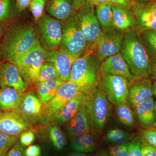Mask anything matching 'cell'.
<instances>
[{
	"instance_id": "6da1fadb",
	"label": "cell",
	"mask_w": 156,
	"mask_h": 156,
	"mask_svg": "<svg viewBox=\"0 0 156 156\" xmlns=\"http://www.w3.org/2000/svg\"><path fill=\"white\" fill-rule=\"evenodd\" d=\"M39 42L32 25L11 26L5 32L0 43V59L9 62L30 50Z\"/></svg>"
},
{
	"instance_id": "7a4b0ae2",
	"label": "cell",
	"mask_w": 156,
	"mask_h": 156,
	"mask_svg": "<svg viewBox=\"0 0 156 156\" xmlns=\"http://www.w3.org/2000/svg\"><path fill=\"white\" fill-rule=\"evenodd\" d=\"M120 53L128 64L132 75L137 79L149 78L151 61L137 28L123 33L122 45Z\"/></svg>"
},
{
	"instance_id": "3957f363",
	"label": "cell",
	"mask_w": 156,
	"mask_h": 156,
	"mask_svg": "<svg viewBox=\"0 0 156 156\" xmlns=\"http://www.w3.org/2000/svg\"><path fill=\"white\" fill-rule=\"evenodd\" d=\"M93 51H89L77 58L71 71L69 81L75 84L83 92L97 87L101 79V62L97 55L92 53Z\"/></svg>"
},
{
	"instance_id": "277c9868",
	"label": "cell",
	"mask_w": 156,
	"mask_h": 156,
	"mask_svg": "<svg viewBox=\"0 0 156 156\" xmlns=\"http://www.w3.org/2000/svg\"><path fill=\"white\" fill-rule=\"evenodd\" d=\"M84 93L83 103L89 114L93 131L98 134L110 119L112 105L99 85Z\"/></svg>"
},
{
	"instance_id": "5b68a950",
	"label": "cell",
	"mask_w": 156,
	"mask_h": 156,
	"mask_svg": "<svg viewBox=\"0 0 156 156\" xmlns=\"http://www.w3.org/2000/svg\"><path fill=\"white\" fill-rule=\"evenodd\" d=\"M62 24L60 49L76 58L91 51L81 30L76 13H74Z\"/></svg>"
},
{
	"instance_id": "8992f818",
	"label": "cell",
	"mask_w": 156,
	"mask_h": 156,
	"mask_svg": "<svg viewBox=\"0 0 156 156\" xmlns=\"http://www.w3.org/2000/svg\"><path fill=\"white\" fill-rule=\"evenodd\" d=\"M47 50L40 41L26 53L16 57L9 62L17 66L20 70L27 83H37L39 73L45 62Z\"/></svg>"
},
{
	"instance_id": "52a82bcc",
	"label": "cell",
	"mask_w": 156,
	"mask_h": 156,
	"mask_svg": "<svg viewBox=\"0 0 156 156\" xmlns=\"http://www.w3.org/2000/svg\"><path fill=\"white\" fill-rule=\"evenodd\" d=\"M81 30L87 40L90 50L97 47L103 32L91 2L85 3L77 11Z\"/></svg>"
},
{
	"instance_id": "ba28073f",
	"label": "cell",
	"mask_w": 156,
	"mask_h": 156,
	"mask_svg": "<svg viewBox=\"0 0 156 156\" xmlns=\"http://www.w3.org/2000/svg\"><path fill=\"white\" fill-rule=\"evenodd\" d=\"M130 82L122 76L101 74L99 87L115 106L127 103Z\"/></svg>"
},
{
	"instance_id": "9c48e42d",
	"label": "cell",
	"mask_w": 156,
	"mask_h": 156,
	"mask_svg": "<svg viewBox=\"0 0 156 156\" xmlns=\"http://www.w3.org/2000/svg\"><path fill=\"white\" fill-rule=\"evenodd\" d=\"M44 48L49 51L60 48L62 34V24L60 20L47 15L37 21Z\"/></svg>"
},
{
	"instance_id": "30bf717a",
	"label": "cell",
	"mask_w": 156,
	"mask_h": 156,
	"mask_svg": "<svg viewBox=\"0 0 156 156\" xmlns=\"http://www.w3.org/2000/svg\"><path fill=\"white\" fill-rule=\"evenodd\" d=\"M80 92L81 91L77 86L73 82H63L54 97L45 104L43 114L48 120H52L58 111Z\"/></svg>"
},
{
	"instance_id": "8fae6325",
	"label": "cell",
	"mask_w": 156,
	"mask_h": 156,
	"mask_svg": "<svg viewBox=\"0 0 156 156\" xmlns=\"http://www.w3.org/2000/svg\"><path fill=\"white\" fill-rule=\"evenodd\" d=\"M31 124L15 110H0V132L19 137L31 129Z\"/></svg>"
},
{
	"instance_id": "7c38bea8",
	"label": "cell",
	"mask_w": 156,
	"mask_h": 156,
	"mask_svg": "<svg viewBox=\"0 0 156 156\" xmlns=\"http://www.w3.org/2000/svg\"><path fill=\"white\" fill-rule=\"evenodd\" d=\"M123 33L116 30L103 32L97 45V56L101 62L120 53L122 45Z\"/></svg>"
},
{
	"instance_id": "4fadbf2b",
	"label": "cell",
	"mask_w": 156,
	"mask_h": 156,
	"mask_svg": "<svg viewBox=\"0 0 156 156\" xmlns=\"http://www.w3.org/2000/svg\"><path fill=\"white\" fill-rule=\"evenodd\" d=\"M27 83L20 70L9 62H0V88L11 87L24 93Z\"/></svg>"
},
{
	"instance_id": "5bb4252c",
	"label": "cell",
	"mask_w": 156,
	"mask_h": 156,
	"mask_svg": "<svg viewBox=\"0 0 156 156\" xmlns=\"http://www.w3.org/2000/svg\"><path fill=\"white\" fill-rule=\"evenodd\" d=\"M76 58L60 48L47 51L45 61L50 62L55 66L59 78L62 81L69 80L71 71Z\"/></svg>"
},
{
	"instance_id": "9a60e30c",
	"label": "cell",
	"mask_w": 156,
	"mask_h": 156,
	"mask_svg": "<svg viewBox=\"0 0 156 156\" xmlns=\"http://www.w3.org/2000/svg\"><path fill=\"white\" fill-rule=\"evenodd\" d=\"M131 11L136 17V28L139 31L156 30V1L149 2H136Z\"/></svg>"
},
{
	"instance_id": "2e32d148",
	"label": "cell",
	"mask_w": 156,
	"mask_h": 156,
	"mask_svg": "<svg viewBox=\"0 0 156 156\" xmlns=\"http://www.w3.org/2000/svg\"><path fill=\"white\" fill-rule=\"evenodd\" d=\"M44 103L33 92L23 93L16 111L26 119L34 122L43 114Z\"/></svg>"
},
{
	"instance_id": "e0dca14e",
	"label": "cell",
	"mask_w": 156,
	"mask_h": 156,
	"mask_svg": "<svg viewBox=\"0 0 156 156\" xmlns=\"http://www.w3.org/2000/svg\"><path fill=\"white\" fill-rule=\"evenodd\" d=\"M153 95V84L149 78L136 79L130 82L127 102L133 108Z\"/></svg>"
},
{
	"instance_id": "ac0fdd59",
	"label": "cell",
	"mask_w": 156,
	"mask_h": 156,
	"mask_svg": "<svg viewBox=\"0 0 156 156\" xmlns=\"http://www.w3.org/2000/svg\"><path fill=\"white\" fill-rule=\"evenodd\" d=\"M101 75L122 76L130 82L138 79L132 75L128 64L120 53L108 57L101 62Z\"/></svg>"
},
{
	"instance_id": "d6986e66",
	"label": "cell",
	"mask_w": 156,
	"mask_h": 156,
	"mask_svg": "<svg viewBox=\"0 0 156 156\" xmlns=\"http://www.w3.org/2000/svg\"><path fill=\"white\" fill-rule=\"evenodd\" d=\"M66 124V133L71 139L80 134L94 131L83 102L74 116Z\"/></svg>"
},
{
	"instance_id": "ffe728a7",
	"label": "cell",
	"mask_w": 156,
	"mask_h": 156,
	"mask_svg": "<svg viewBox=\"0 0 156 156\" xmlns=\"http://www.w3.org/2000/svg\"><path fill=\"white\" fill-rule=\"evenodd\" d=\"M97 134L92 131L73 137L71 139L69 149L87 154L97 151L100 144Z\"/></svg>"
},
{
	"instance_id": "44dd1931",
	"label": "cell",
	"mask_w": 156,
	"mask_h": 156,
	"mask_svg": "<svg viewBox=\"0 0 156 156\" xmlns=\"http://www.w3.org/2000/svg\"><path fill=\"white\" fill-rule=\"evenodd\" d=\"M113 17L115 29L121 32L136 28V17L131 10L118 5H113Z\"/></svg>"
},
{
	"instance_id": "7402d4cb",
	"label": "cell",
	"mask_w": 156,
	"mask_h": 156,
	"mask_svg": "<svg viewBox=\"0 0 156 156\" xmlns=\"http://www.w3.org/2000/svg\"><path fill=\"white\" fill-rule=\"evenodd\" d=\"M84 93L78 92L54 115L52 120L58 124L67 123L74 116L83 102Z\"/></svg>"
},
{
	"instance_id": "603a6c76",
	"label": "cell",
	"mask_w": 156,
	"mask_h": 156,
	"mask_svg": "<svg viewBox=\"0 0 156 156\" xmlns=\"http://www.w3.org/2000/svg\"><path fill=\"white\" fill-rule=\"evenodd\" d=\"M135 117L138 122L144 127L153 126L155 120V101L150 98L133 108Z\"/></svg>"
},
{
	"instance_id": "cb8c5ba5",
	"label": "cell",
	"mask_w": 156,
	"mask_h": 156,
	"mask_svg": "<svg viewBox=\"0 0 156 156\" xmlns=\"http://www.w3.org/2000/svg\"><path fill=\"white\" fill-rule=\"evenodd\" d=\"M71 0H50L48 11L53 18L62 22L74 14Z\"/></svg>"
},
{
	"instance_id": "d4e9b609",
	"label": "cell",
	"mask_w": 156,
	"mask_h": 156,
	"mask_svg": "<svg viewBox=\"0 0 156 156\" xmlns=\"http://www.w3.org/2000/svg\"><path fill=\"white\" fill-rule=\"evenodd\" d=\"M24 93L11 87L0 88V110L16 109Z\"/></svg>"
},
{
	"instance_id": "484cf974",
	"label": "cell",
	"mask_w": 156,
	"mask_h": 156,
	"mask_svg": "<svg viewBox=\"0 0 156 156\" xmlns=\"http://www.w3.org/2000/svg\"><path fill=\"white\" fill-rule=\"evenodd\" d=\"M112 3L97 6L95 14L100 23L102 32L115 29L113 24Z\"/></svg>"
},
{
	"instance_id": "4316f807",
	"label": "cell",
	"mask_w": 156,
	"mask_h": 156,
	"mask_svg": "<svg viewBox=\"0 0 156 156\" xmlns=\"http://www.w3.org/2000/svg\"><path fill=\"white\" fill-rule=\"evenodd\" d=\"M134 134L118 128L110 129L105 133L104 141L109 146L127 143L134 138Z\"/></svg>"
},
{
	"instance_id": "83f0119b",
	"label": "cell",
	"mask_w": 156,
	"mask_h": 156,
	"mask_svg": "<svg viewBox=\"0 0 156 156\" xmlns=\"http://www.w3.org/2000/svg\"><path fill=\"white\" fill-rule=\"evenodd\" d=\"M63 82L59 79H56L38 83V95L44 104L48 103L54 97L58 87Z\"/></svg>"
},
{
	"instance_id": "f1b7e54d",
	"label": "cell",
	"mask_w": 156,
	"mask_h": 156,
	"mask_svg": "<svg viewBox=\"0 0 156 156\" xmlns=\"http://www.w3.org/2000/svg\"><path fill=\"white\" fill-rule=\"evenodd\" d=\"M115 111L117 119L123 126L129 128L134 127L135 115L128 102L115 106Z\"/></svg>"
},
{
	"instance_id": "f546056e",
	"label": "cell",
	"mask_w": 156,
	"mask_h": 156,
	"mask_svg": "<svg viewBox=\"0 0 156 156\" xmlns=\"http://www.w3.org/2000/svg\"><path fill=\"white\" fill-rule=\"evenodd\" d=\"M140 37L151 62L156 59V30L139 31Z\"/></svg>"
},
{
	"instance_id": "4dcf8cb0",
	"label": "cell",
	"mask_w": 156,
	"mask_h": 156,
	"mask_svg": "<svg viewBox=\"0 0 156 156\" xmlns=\"http://www.w3.org/2000/svg\"><path fill=\"white\" fill-rule=\"evenodd\" d=\"M48 134L51 143L55 150L62 151L67 144V140L65 135L59 126L52 124L49 127Z\"/></svg>"
},
{
	"instance_id": "1f68e13d",
	"label": "cell",
	"mask_w": 156,
	"mask_h": 156,
	"mask_svg": "<svg viewBox=\"0 0 156 156\" xmlns=\"http://www.w3.org/2000/svg\"><path fill=\"white\" fill-rule=\"evenodd\" d=\"M59 79L57 69L54 65L50 62L45 61L39 73L37 83H42L49 80Z\"/></svg>"
},
{
	"instance_id": "d6a6232c",
	"label": "cell",
	"mask_w": 156,
	"mask_h": 156,
	"mask_svg": "<svg viewBox=\"0 0 156 156\" xmlns=\"http://www.w3.org/2000/svg\"><path fill=\"white\" fill-rule=\"evenodd\" d=\"M13 15L12 0H0V26L10 21Z\"/></svg>"
},
{
	"instance_id": "836d02e7",
	"label": "cell",
	"mask_w": 156,
	"mask_h": 156,
	"mask_svg": "<svg viewBox=\"0 0 156 156\" xmlns=\"http://www.w3.org/2000/svg\"><path fill=\"white\" fill-rule=\"evenodd\" d=\"M19 138L0 132V156H6Z\"/></svg>"
},
{
	"instance_id": "e575fe53",
	"label": "cell",
	"mask_w": 156,
	"mask_h": 156,
	"mask_svg": "<svg viewBox=\"0 0 156 156\" xmlns=\"http://www.w3.org/2000/svg\"><path fill=\"white\" fill-rule=\"evenodd\" d=\"M47 0H33L30 5V11L35 21L43 16Z\"/></svg>"
},
{
	"instance_id": "d590c367",
	"label": "cell",
	"mask_w": 156,
	"mask_h": 156,
	"mask_svg": "<svg viewBox=\"0 0 156 156\" xmlns=\"http://www.w3.org/2000/svg\"><path fill=\"white\" fill-rule=\"evenodd\" d=\"M143 145L141 138H134L128 143V156H140Z\"/></svg>"
},
{
	"instance_id": "8d00e7d4",
	"label": "cell",
	"mask_w": 156,
	"mask_h": 156,
	"mask_svg": "<svg viewBox=\"0 0 156 156\" xmlns=\"http://www.w3.org/2000/svg\"><path fill=\"white\" fill-rule=\"evenodd\" d=\"M128 143L109 146L107 148L109 153L112 156H128Z\"/></svg>"
},
{
	"instance_id": "74e56055",
	"label": "cell",
	"mask_w": 156,
	"mask_h": 156,
	"mask_svg": "<svg viewBox=\"0 0 156 156\" xmlns=\"http://www.w3.org/2000/svg\"><path fill=\"white\" fill-rule=\"evenodd\" d=\"M142 139L156 148V128H149L144 131Z\"/></svg>"
},
{
	"instance_id": "f35d334b",
	"label": "cell",
	"mask_w": 156,
	"mask_h": 156,
	"mask_svg": "<svg viewBox=\"0 0 156 156\" xmlns=\"http://www.w3.org/2000/svg\"><path fill=\"white\" fill-rule=\"evenodd\" d=\"M35 139L34 133L31 130L23 132L19 136V141L22 145L28 147L31 145Z\"/></svg>"
},
{
	"instance_id": "ab89813d",
	"label": "cell",
	"mask_w": 156,
	"mask_h": 156,
	"mask_svg": "<svg viewBox=\"0 0 156 156\" xmlns=\"http://www.w3.org/2000/svg\"><path fill=\"white\" fill-rule=\"evenodd\" d=\"M25 149V147L22 145L18 140L6 156H26Z\"/></svg>"
},
{
	"instance_id": "60d3db41",
	"label": "cell",
	"mask_w": 156,
	"mask_h": 156,
	"mask_svg": "<svg viewBox=\"0 0 156 156\" xmlns=\"http://www.w3.org/2000/svg\"><path fill=\"white\" fill-rule=\"evenodd\" d=\"M140 156H156V148L143 140Z\"/></svg>"
},
{
	"instance_id": "b9f144b4",
	"label": "cell",
	"mask_w": 156,
	"mask_h": 156,
	"mask_svg": "<svg viewBox=\"0 0 156 156\" xmlns=\"http://www.w3.org/2000/svg\"><path fill=\"white\" fill-rule=\"evenodd\" d=\"M112 5L122 6L128 10H132L136 4L135 0H110Z\"/></svg>"
},
{
	"instance_id": "7bdbcfd3",
	"label": "cell",
	"mask_w": 156,
	"mask_h": 156,
	"mask_svg": "<svg viewBox=\"0 0 156 156\" xmlns=\"http://www.w3.org/2000/svg\"><path fill=\"white\" fill-rule=\"evenodd\" d=\"M25 154L26 156H41V148L37 144L31 145L25 149Z\"/></svg>"
},
{
	"instance_id": "ee69618b",
	"label": "cell",
	"mask_w": 156,
	"mask_h": 156,
	"mask_svg": "<svg viewBox=\"0 0 156 156\" xmlns=\"http://www.w3.org/2000/svg\"><path fill=\"white\" fill-rule=\"evenodd\" d=\"M33 0H16V9L19 12L25 10L28 6L30 5Z\"/></svg>"
},
{
	"instance_id": "f6af8a7d",
	"label": "cell",
	"mask_w": 156,
	"mask_h": 156,
	"mask_svg": "<svg viewBox=\"0 0 156 156\" xmlns=\"http://www.w3.org/2000/svg\"><path fill=\"white\" fill-rule=\"evenodd\" d=\"M91 2V0H72V6L74 11H77L85 3Z\"/></svg>"
},
{
	"instance_id": "bcb514c9",
	"label": "cell",
	"mask_w": 156,
	"mask_h": 156,
	"mask_svg": "<svg viewBox=\"0 0 156 156\" xmlns=\"http://www.w3.org/2000/svg\"><path fill=\"white\" fill-rule=\"evenodd\" d=\"M150 77L156 80V59L151 62L149 70Z\"/></svg>"
},
{
	"instance_id": "7dc6e473",
	"label": "cell",
	"mask_w": 156,
	"mask_h": 156,
	"mask_svg": "<svg viewBox=\"0 0 156 156\" xmlns=\"http://www.w3.org/2000/svg\"><path fill=\"white\" fill-rule=\"evenodd\" d=\"M91 3L94 5L98 6L104 4L111 3L110 0H91Z\"/></svg>"
},
{
	"instance_id": "c3c4849f",
	"label": "cell",
	"mask_w": 156,
	"mask_h": 156,
	"mask_svg": "<svg viewBox=\"0 0 156 156\" xmlns=\"http://www.w3.org/2000/svg\"><path fill=\"white\" fill-rule=\"evenodd\" d=\"M94 156H112L109 153L107 149H103L99 150L95 153Z\"/></svg>"
},
{
	"instance_id": "681fc988",
	"label": "cell",
	"mask_w": 156,
	"mask_h": 156,
	"mask_svg": "<svg viewBox=\"0 0 156 156\" xmlns=\"http://www.w3.org/2000/svg\"><path fill=\"white\" fill-rule=\"evenodd\" d=\"M66 156H91L85 153L80 152L72 151L71 152L69 153Z\"/></svg>"
},
{
	"instance_id": "f907efd6",
	"label": "cell",
	"mask_w": 156,
	"mask_h": 156,
	"mask_svg": "<svg viewBox=\"0 0 156 156\" xmlns=\"http://www.w3.org/2000/svg\"><path fill=\"white\" fill-rule=\"evenodd\" d=\"M5 29L2 26H0V43L5 32Z\"/></svg>"
},
{
	"instance_id": "816d5d0a",
	"label": "cell",
	"mask_w": 156,
	"mask_h": 156,
	"mask_svg": "<svg viewBox=\"0 0 156 156\" xmlns=\"http://www.w3.org/2000/svg\"><path fill=\"white\" fill-rule=\"evenodd\" d=\"M135 1L137 3H144L149 2H153L156 0H135Z\"/></svg>"
},
{
	"instance_id": "f5cc1de1",
	"label": "cell",
	"mask_w": 156,
	"mask_h": 156,
	"mask_svg": "<svg viewBox=\"0 0 156 156\" xmlns=\"http://www.w3.org/2000/svg\"><path fill=\"white\" fill-rule=\"evenodd\" d=\"M153 87L154 95L156 97V80L153 84Z\"/></svg>"
},
{
	"instance_id": "db71d44e",
	"label": "cell",
	"mask_w": 156,
	"mask_h": 156,
	"mask_svg": "<svg viewBox=\"0 0 156 156\" xmlns=\"http://www.w3.org/2000/svg\"><path fill=\"white\" fill-rule=\"evenodd\" d=\"M155 120L154 126V127L156 128V101H155Z\"/></svg>"
}]
</instances>
